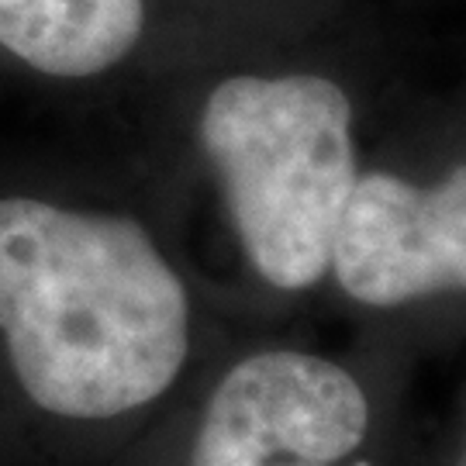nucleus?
Masks as SVG:
<instances>
[{
	"label": "nucleus",
	"instance_id": "f257e3e1",
	"mask_svg": "<svg viewBox=\"0 0 466 466\" xmlns=\"http://www.w3.org/2000/svg\"><path fill=\"white\" fill-rule=\"evenodd\" d=\"M0 339L21 394L63 421H111L167 394L190 300L128 215L0 198Z\"/></svg>",
	"mask_w": 466,
	"mask_h": 466
},
{
	"label": "nucleus",
	"instance_id": "f03ea898",
	"mask_svg": "<svg viewBox=\"0 0 466 466\" xmlns=\"http://www.w3.org/2000/svg\"><path fill=\"white\" fill-rule=\"evenodd\" d=\"M198 135L252 269L277 290L321 280L360 177L346 90L315 73L228 76Z\"/></svg>",
	"mask_w": 466,
	"mask_h": 466
},
{
	"label": "nucleus",
	"instance_id": "7ed1b4c3",
	"mask_svg": "<svg viewBox=\"0 0 466 466\" xmlns=\"http://www.w3.org/2000/svg\"><path fill=\"white\" fill-rule=\"evenodd\" d=\"M370 429L363 387L298 350L235 363L204 408L190 466H332Z\"/></svg>",
	"mask_w": 466,
	"mask_h": 466
},
{
	"label": "nucleus",
	"instance_id": "20e7f679",
	"mask_svg": "<svg viewBox=\"0 0 466 466\" xmlns=\"http://www.w3.org/2000/svg\"><path fill=\"white\" fill-rule=\"evenodd\" d=\"M332 269L342 290L370 308L466 290V163L439 187L390 173L356 177Z\"/></svg>",
	"mask_w": 466,
	"mask_h": 466
},
{
	"label": "nucleus",
	"instance_id": "39448f33",
	"mask_svg": "<svg viewBox=\"0 0 466 466\" xmlns=\"http://www.w3.org/2000/svg\"><path fill=\"white\" fill-rule=\"evenodd\" d=\"M146 32V0H0V49L59 80L115 69Z\"/></svg>",
	"mask_w": 466,
	"mask_h": 466
},
{
	"label": "nucleus",
	"instance_id": "423d86ee",
	"mask_svg": "<svg viewBox=\"0 0 466 466\" xmlns=\"http://www.w3.org/2000/svg\"><path fill=\"white\" fill-rule=\"evenodd\" d=\"M463 466H466V460H463Z\"/></svg>",
	"mask_w": 466,
	"mask_h": 466
}]
</instances>
